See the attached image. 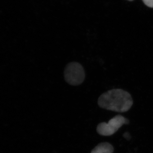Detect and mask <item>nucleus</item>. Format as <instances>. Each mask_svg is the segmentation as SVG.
<instances>
[{"label": "nucleus", "instance_id": "3", "mask_svg": "<svg viewBox=\"0 0 153 153\" xmlns=\"http://www.w3.org/2000/svg\"><path fill=\"white\" fill-rule=\"evenodd\" d=\"M129 120L121 115H117L108 123H101L99 124L97 128V131L98 134L104 136L112 135L118 130L123 125L128 124Z\"/></svg>", "mask_w": 153, "mask_h": 153}, {"label": "nucleus", "instance_id": "1", "mask_svg": "<svg viewBox=\"0 0 153 153\" xmlns=\"http://www.w3.org/2000/svg\"><path fill=\"white\" fill-rule=\"evenodd\" d=\"M97 103L103 109L123 113L131 108L133 100L128 92L117 88L108 91L102 94L99 97Z\"/></svg>", "mask_w": 153, "mask_h": 153}, {"label": "nucleus", "instance_id": "6", "mask_svg": "<svg viewBox=\"0 0 153 153\" xmlns=\"http://www.w3.org/2000/svg\"><path fill=\"white\" fill-rule=\"evenodd\" d=\"M123 137H124L127 140L130 139V135L128 132H126L125 133L123 134Z\"/></svg>", "mask_w": 153, "mask_h": 153}, {"label": "nucleus", "instance_id": "2", "mask_svg": "<svg viewBox=\"0 0 153 153\" xmlns=\"http://www.w3.org/2000/svg\"><path fill=\"white\" fill-rule=\"evenodd\" d=\"M64 78L68 84L74 86L82 84L85 78L84 68L80 63L70 62L66 65L64 72Z\"/></svg>", "mask_w": 153, "mask_h": 153}, {"label": "nucleus", "instance_id": "4", "mask_svg": "<svg viewBox=\"0 0 153 153\" xmlns=\"http://www.w3.org/2000/svg\"><path fill=\"white\" fill-rule=\"evenodd\" d=\"M114 149L109 143H102L99 144L92 149L91 153H113Z\"/></svg>", "mask_w": 153, "mask_h": 153}, {"label": "nucleus", "instance_id": "7", "mask_svg": "<svg viewBox=\"0 0 153 153\" xmlns=\"http://www.w3.org/2000/svg\"><path fill=\"white\" fill-rule=\"evenodd\" d=\"M128 1H133V0H128Z\"/></svg>", "mask_w": 153, "mask_h": 153}, {"label": "nucleus", "instance_id": "5", "mask_svg": "<svg viewBox=\"0 0 153 153\" xmlns=\"http://www.w3.org/2000/svg\"><path fill=\"white\" fill-rule=\"evenodd\" d=\"M143 1L148 7L153 8V0H143Z\"/></svg>", "mask_w": 153, "mask_h": 153}]
</instances>
